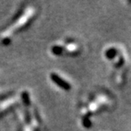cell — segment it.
Instances as JSON below:
<instances>
[{
    "label": "cell",
    "instance_id": "obj_1",
    "mask_svg": "<svg viewBox=\"0 0 131 131\" xmlns=\"http://www.w3.org/2000/svg\"><path fill=\"white\" fill-rule=\"evenodd\" d=\"M51 80L54 81V83H55L58 86H59L60 88H62L64 90H70V85L65 80H63L62 78H61L58 74L56 73H51Z\"/></svg>",
    "mask_w": 131,
    "mask_h": 131
}]
</instances>
